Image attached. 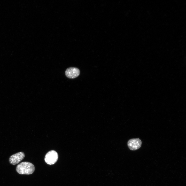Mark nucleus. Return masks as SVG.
I'll list each match as a JSON object with an SVG mask.
<instances>
[{"instance_id":"obj_5","label":"nucleus","mask_w":186,"mask_h":186,"mask_svg":"<svg viewBox=\"0 0 186 186\" xmlns=\"http://www.w3.org/2000/svg\"><path fill=\"white\" fill-rule=\"evenodd\" d=\"M80 71L78 68L70 67L68 68L65 71L66 76L69 79H73L78 77L80 75Z\"/></svg>"},{"instance_id":"obj_1","label":"nucleus","mask_w":186,"mask_h":186,"mask_svg":"<svg viewBox=\"0 0 186 186\" xmlns=\"http://www.w3.org/2000/svg\"><path fill=\"white\" fill-rule=\"evenodd\" d=\"M16 169L17 172L20 174L30 175L34 173L35 167L32 163L24 161L17 165Z\"/></svg>"},{"instance_id":"obj_2","label":"nucleus","mask_w":186,"mask_h":186,"mask_svg":"<svg viewBox=\"0 0 186 186\" xmlns=\"http://www.w3.org/2000/svg\"><path fill=\"white\" fill-rule=\"evenodd\" d=\"M58 155L55 151L52 150L49 151L45 155L44 160L48 165H52L55 164L57 161Z\"/></svg>"},{"instance_id":"obj_4","label":"nucleus","mask_w":186,"mask_h":186,"mask_svg":"<svg viewBox=\"0 0 186 186\" xmlns=\"http://www.w3.org/2000/svg\"><path fill=\"white\" fill-rule=\"evenodd\" d=\"M141 141L139 138L130 139L127 142V144L129 149L131 150H136L139 149L141 146Z\"/></svg>"},{"instance_id":"obj_3","label":"nucleus","mask_w":186,"mask_h":186,"mask_svg":"<svg viewBox=\"0 0 186 186\" xmlns=\"http://www.w3.org/2000/svg\"><path fill=\"white\" fill-rule=\"evenodd\" d=\"M25 156L24 153L22 152L14 154L10 157L9 159V162L12 165H15L22 161Z\"/></svg>"}]
</instances>
